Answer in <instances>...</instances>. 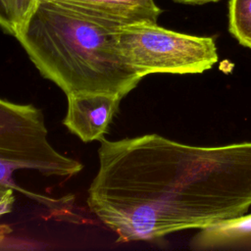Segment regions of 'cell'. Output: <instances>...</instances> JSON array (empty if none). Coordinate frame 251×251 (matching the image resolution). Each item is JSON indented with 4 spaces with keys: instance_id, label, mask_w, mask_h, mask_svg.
Returning a JSON list of instances; mask_svg holds the SVG:
<instances>
[{
    "instance_id": "cell-8",
    "label": "cell",
    "mask_w": 251,
    "mask_h": 251,
    "mask_svg": "<svg viewBox=\"0 0 251 251\" xmlns=\"http://www.w3.org/2000/svg\"><path fill=\"white\" fill-rule=\"evenodd\" d=\"M229 31L240 44L251 48V0L229 1Z\"/></svg>"
},
{
    "instance_id": "cell-12",
    "label": "cell",
    "mask_w": 251,
    "mask_h": 251,
    "mask_svg": "<svg viewBox=\"0 0 251 251\" xmlns=\"http://www.w3.org/2000/svg\"><path fill=\"white\" fill-rule=\"evenodd\" d=\"M12 232V228L8 225H0V243Z\"/></svg>"
},
{
    "instance_id": "cell-11",
    "label": "cell",
    "mask_w": 251,
    "mask_h": 251,
    "mask_svg": "<svg viewBox=\"0 0 251 251\" xmlns=\"http://www.w3.org/2000/svg\"><path fill=\"white\" fill-rule=\"evenodd\" d=\"M14 192L13 188L0 185V217L11 213L15 202Z\"/></svg>"
},
{
    "instance_id": "cell-3",
    "label": "cell",
    "mask_w": 251,
    "mask_h": 251,
    "mask_svg": "<svg viewBox=\"0 0 251 251\" xmlns=\"http://www.w3.org/2000/svg\"><path fill=\"white\" fill-rule=\"evenodd\" d=\"M82 168L79 161L52 146L40 109L0 98V185L53 209L66 202L20 187L13 178L14 173L30 170L45 176L71 177Z\"/></svg>"
},
{
    "instance_id": "cell-9",
    "label": "cell",
    "mask_w": 251,
    "mask_h": 251,
    "mask_svg": "<svg viewBox=\"0 0 251 251\" xmlns=\"http://www.w3.org/2000/svg\"><path fill=\"white\" fill-rule=\"evenodd\" d=\"M0 28L14 37L18 35L19 27L16 22L12 0H0Z\"/></svg>"
},
{
    "instance_id": "cell-1",
    "label": "cell",
    "mask_w": 251,
    "mask_h": 251,
    "mask_svg": "<svg viewBox=\"0 0 251 251\" xmlns=\"http://www.w3.org/2000/svg\"><path fill=\"white\" fill-rule=\"evenodd\" d=\"M99 141L87 205L116 242L202 229L251 207V141L204 147L156 133Z\"/></svg>"
},
{
    "instance_id": "cell-7",
    "label": "cell",
    "mask_w": 251,
    "mask_h": 251,
    "mask_svg": "<svg viewBox=\"0 0 251 251\" xmlns=\"http://www.w3.org/2000/svg\"><path fill=\"white\" fill-rule=\"evenodd\" d=\"M248 238H251V214H244L200 229L192 245L197 249L217 248Z\"/></svg>"
},
{
    "instance_id": "cell-13",
    "label": "cell",
    "mask_w": 251,
    "mask_h": 251,
    "mask_svg": "<svg viewBox=\"0 0 251 251\" xmlns=\"http://www.w3.org/2000/svg\"><path fill=\"white\" fill-rule=\"evenodd\" d=\"M179 3H185V4H196V5H201V4H206L210 2H217L219 0H175Z\"/></svg>"
},
{
    "instance_id": "cell-4",
    "label": "cell",
    "mask_w": 251,
    "mask_h": 251,
    "mask_svg": "<svg viewBox=\"0 0 251 251\" xmlns=\"http://www.w3.org/2000/svg\"><path fill=\"white\" fill-rule=\"evenodd\" d=\"M116 37L124 60L142 78L150 74H201L218 61L212 37L174 31L153 22L122 25Z\"/></svg>"
},
{
    "instance_id": "cell-5",
    "label": "cell",
    "mask_w": 251,
    "mask_h": 251,
    "mask_svg": "<svg viewBox=\"0 0 251 251\" xmlns=\"http://www.w3.org/2000/svg\"><path fill=\"white\" fill-rule=\"evenodd\" d=\"M64 126L84 142L100 140L119 109L122 96L107 92H78L67 95Z\"/></svg>"
},
{
    "instance_id": "cell-10",
    "label": "cell",
    "mask_w": 251,
    "mask_h": 251,
    "mask_svg": "<svg viewBox=\"0 0 251 251\" xmlns=\"http://www.w3.org/2000/svg\"><path fill=\"white\" fill-rule=\"evenodd\" d=\"M12 2L16 22L20 31L22 25L25 24L26 19L29 17V15L32 13L35 6L37 5L38 0H12Z\"/></svg>"
},
{
    "instance_id": "cell-6",
    "label": "cell",
    "mask_w": 251,
    "mask_h": 251,
    "mask_svg": "<svg viewBox=\"0 0 251 251\" xmlns=\"http://www.w3.org/2000/svg\"><path fill=\"white\" fill-rule=\"evenodd\" d=\"M75 12L125 25L153 22L162 13L154 0H47Z\"/></svg>"
},
{
    "instance_id": "cell-2",
    "label": "cell",
    "mask_w": 251,
    "mask_h": 251,
    "mask_svg": "<svg viewBox=\"0 0 251 251\" xmlns=\"http://www.w3.org/2000/svg\"><path fill=\"white\" fill-rule=\"evenodd\" d=\"M120 26L38 0L16 38L39 73L66 95L107 92L124 97L142 77L120 53Z\"/></svg>"
}]
</instances>
